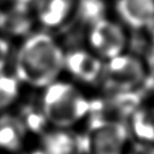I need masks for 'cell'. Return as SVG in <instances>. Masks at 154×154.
Instances as JSON below:
<instances>
[{
  "label": "cell",
  "instance_id": "obj_3",
  "mask_svg": "<svg viewBox=\"0 0 154 154\" xmlns=\"http://www.w3.org/2000/svg\"><path fill=\"white\" fill-rule=\"evenodd\" d=\"M128 135V129L122 122L94 115L88 135L89 151L91 154H122Z\"/></svg>",
  "mask_w": 154,
  "mask_h": 154
},
{
  "label": "cell",
  "instance_id": "obj_13",
  "mask_svg": "<svg viewBox=\"0 0 154 154\" xmlns=\"http://www.w3.org/2000/svg\"><path fill=\"white\" fill-rule=\"evenodd\" d=\"M78 16L84 23L92 26L105 18V5L101 0H79Z\"/></svg>",
  "mask_w": 154,
  "mask_h": 154
},
{
  "label": "cell",
  "instance_id": "obj_2",
  "mask_svg": "<svg viewBox=\"0 0 154 154\" xmlns=\"http://www.w3.org/2000/svg\"><path fill=\"white\" fill-rule=\"evenodd\" d=\"M90 101L66 82H52L43 95V114L55 126H71L90 113Z\"/></svg>",
  "mask_w": 154,
  "mask_h": 154
},
{
  "label": "cell",
  "instance_id": "obj_20",
  "mask_svg": "<svg viewBox=\"0 0 154 154\" xmlns=\"http://www.w3.org/2000/svg\"><path fill=\"white\" fill-rule=\"evenodd\" d=\"M31 154H45V151H42V150H37V151H34Z\"/></svg>",
  "mask_w": 154,
  "mask_h": 154
},
{
  "label": "cell",
  "instance_id": "obj_17",
  "mask_svg": "<svg viewBox=\"0 0 154 154\" xmlns=\"http://www.w3.org/2000/svg\"><path fill=\"white\" fill-rule=\"evenodd\" d=\"M129 154H154V146L137 145Z\"/></svg>",
  "mask_w": 154,
  "mask_h": 154
},
{
  "label": "cell",
  "instance_id": "obj_4",
  "mask_svg": "<svg viewBox=\"0 0 154 154\" xmlns=\"http://www.w3.org/2000/svg\"><path fill=\"white\" fill-rule=\"evenodd\" d=\"M145 78V69L140 60L130 55H119L110 58L105 69V85L108 89L130 91Z\"/></svg>",
  "mask_w": 154,
  "mask_h": 154
},
{
  "label": "cell",
  "instance_id": "obj_16",
  "mask_svg": "<svg viewBox=\"0 0 154 154\" xmlns=\"http://www.w3.org/2000/svg\"><path fill=\"white\" fill-rule=\"evenodd\" d=\"M9 43L5 40V39L0 38V72L2 71L3 66L7 61L8 54H9Z\"/></svg>",
  "mask_w": 154,
  "mask_h": 154
},
{
  "label": "cell",
  "instance_id": "obj_19",
  "mask_svg": "<svg viewBox=\"0 0 154 154\" xmlns=\"http://www.w3.org/2000/svg\"><path fill=\"white\" fill-rule=\"evenodd\" d=\"M149 66L150 69H151L152 75H154V43L153 47L150 50V54H149Z\"/></svg>",
  "mask_w": 154,
  "mask_h": 154
},
{
  "label": "cell",
  "instance_id": "obj_7",
  "mask_svg": "<svg viewBox=\"0 0 154 154\" xmlns=\"http://www.w3.org/2000/svg\"><path fill=\"white\" fill-rule=\"evenodd\" d=\"M116 11L133 29H141L154 19V0H117Z\"/></svg>",
  "mask_w": 154,
  "mask_h": 154
},
{
  "label": "cell",
  "instance_id": "obj_15",
  "mask_svg": "<svg viewBox=\"0 0 154 154\" xmlns=\"http://www.w3.org/2000/svg\"><path fill=\"white\" fill-rule=\"evenodd\" d=\"M24 120H26V127H28L33 132H40L47 122V118L43 112L40 113L32 109H28L26 111Z\"/></svg>",
  "mask_w": 154,
  "mask_h": 154
},
{
  "label": "cell",
  "instance_id": "obj_8",
  "mask_svg": "<svg viewBox=\"0 0 154 154\" xmlns=\"http://www.w3.org/2000/svg\"><path fill=\"white\" fill-rule=\"evenodd\" d=\"M74 5V0H37V13L45 26H57L66 20Z\"/></svg>",
  "mask_w": 154,
  "mask_h": 154
},
{
  "label": "cell",
  "instance_id": "obj_10",
  "mask_svg": "<svg viewBox=\"0 0 154 154\" xmlns=\"http://www.w3.org/2000/svg\"><path fill=\"white\" fill-rule=\"evenodd\" d=\"M24 125L13 117L0 119V148L15 152L21 148Z\"/></svg>",
  "mask_w": 154,
  "mask_h": 154
},
{
  "label": "cell",
  "instance_id": "obj_6",
  "mask_svg": "<svg viewBox=\"0 0 154 154\" xmlns=\"http://www.w3.org/2000/svg\"><path fill=\"white\" fill-rule=\"evenodd\" d=\"M63 66L78 79L86 82H95L103 70L100 60L88 52L80 50L64 55Z\"/></svg>",
  "mask_w": 154,
  "mask_h": 154
},
{
  "label": "cell",
  "instance_id": "obj_18",
  "mask_svg": "<svg viewBox=\"0 0 154 154\" xmlns=\"http://www.w3.org/2000/svg\"><path fill=\"white\" fill-rule=\"evenodd\" d=\"M12 3V7H18V8H29V5L32 0H5Z\"/></svg>",
  "mask_w": 154,
  "mask_h": 154
},
{
  "label": "cell",
  "instance_id": "obj_14",
  "mask_svg": "<svg viewBox=\"0 0 154 154\" xmlns=\"http://www.w3.org/2000/svg\"><path fill=\"white\" fill-rule=\"evenodd\" d=\"M18 82L16 78L0 75V110L10 106L18 95Z\"/></svg>",
  "mask_w": 154,
  "mask_h": 154
},
{
  "label": "cell",
  "instance_id": "obj_1",
  "mask_svg": "<svg viewBox=\"0 0 154 154\" xmlns=\"http://www.w3.org/2000/svg\"><path fill=\"white\" fill-rule=\"evenodd\" d=\"M64 54L53 38L45 33L31 36L16 59V74L21 82L35 87L49 86L63 68Z\"/></svg>",
  "mask_w": 154,
  "mask_h": 154
},
{
  "label": "cell",
  "instance_id": "obj_11",
  "mask_svg": "<svg viewBox=\"0 0 154 154\" xmlns=\"http://www.w3.org/2000/svg\"><path fill=\"white\" fill-rule=\"evenodd\" d=\"M45 154H74L77 151L76 137L66 132H52L43 136Z\"/></svg>",
  "mask_w": 154,
  "mask_h": 154
},
{
  "label": "cell",
  "instance_id": "obj_12",
  "mask_svg": "<svg viewBox=\"0 0 154 154\" xmlns=\"http://www.w3.org/2000/svg\"><path fill=\"white\" fill-rule=\"evenodd\" d=\"M132 126L138 138L154 143V108L135 110L132 114Z\"/></svg>",
  "mask_w": 154,
  "mask_h": 154
},
{
  "label": "cell",
  "instance_id": "obj_9",
  "mask_svg": "<svg viewBox=\"0 0 154 154\" xmlns=\"http://www.w3.org/2000/svg\"><path fill=\"white\" fill-rule=\"evenodd\" d=\"M29 8L12 7L11 10L0 13V29L13 35H22L30 31L32 26L28 15Z\"/></svg>",
  "mask_w": 154,
  "mask_h": 154
},
{
  "label": "cell",
  "instance_id": "obj_5",
  "mask_svg": "<svg viewBox=\"0 0 154 154\" xmlns=\"http://www.w3.org/2000/svg\"><path fill=\"white\" fill-rule=\"evenodd\" d=\"M90 43L101 56L110 59L122 54L126 36L118 24L103 18L91 26Z\"/></svg>",
  "mask_w": 154,
  "mask_h": 154
}]
</instances>
